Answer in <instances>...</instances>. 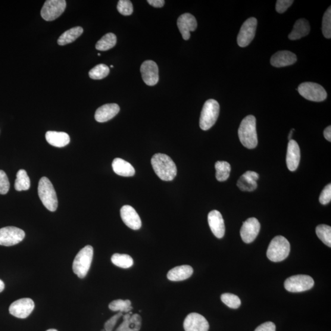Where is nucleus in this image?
<instances>
[{"mask_svg":"<svg viewBox=\"0 0 331 331\" xmlns=\"http://www.w3.org/2000/svg\"><path fill=\"white\" fill-rule=\"evenodd\" d=\"M151 163L155 173L161 180L171 181L176 177V165L167 155L155 154L152 158Z\"/></svg>","mask_w":331,"mask_h":331,"instance_id":"nucleus-1","label":"nucleus"},{"mask_svg":"<svg viewBox=\"0 0 331 331\" xmlns=\"http://www.w3.org/2000/svg\"><path fill=\"white\" fill-rule=\"evenodd\" d=\"M238 135L240 142L245 148L249 149L257 148L258 137L254 115H250L243 118L240 125Z\"/></svg>","mask_w":331,"mask_h":331,"instance_id":"nucleus-2","label":"nucleus"},{"mask_svg":"<svg viewBox=\"0 0 331 331\" xmlns=\"http://www.w3.org/2000/svg\"><path fill=\"white\" fill-rule=\"evenodd\" d=\"M38 195L40 201L47 209L55 212L58 208L57 194L52 183L46 177L40 179L38 185Z\"/></svg>","mask_w":331,"mask_h":331,"instance_id":"nucleus-3","label":"nucleus"},{"mask_svg":"<svg viewBox=\"0 0 331 331\" xmlns=\"http://www.w3.org/2000/svg\"><path fill=\"white\" fill-rule=\"evenodd\" d=\"M289 252L288 240L283 236H278L271 240L268 246L267 257L271 261H282L288 257Z\"/></svg>","mask_w":331,"mask_h":331,"instance_id":"nucleus-4","label":"nucleus"},{"mask_svg":"<svg viewBox=\"0 0 331 331\" xmlns=\"http://www.w3.org/2000/svg\"><path fill=\"white\" fill-rule=\"evenodd\" d=\"M93 249L87 245L81 249L75 257L73 264L74 273L80 279L85 278L88 273L93 260Z\"/></svg>","mask_w":331,"mask_h":331,"instance_id":"nucleus-5","label":"nucleus"},{"mask_svg":"<svg viewBox=\"0 0 331 331\" xmlns=\"http://www.w3.org/2000/svg\"><path fill=\"white\" fill-rule=\"evenodd\" d=\"M220 113V105L215 99H209L203 106L199 126L202 130H208L213 127Z\"/></svg>","mask_w":331,"mask_h":331,"instance_id":"nucleus-6","label":"nucleus"},{"mask_svg":"<svg viewBox=\"0 0 331 331\" xmlns=\"http://www.w3.org/2000/svg\"><path fill=\"white\" fill-rule=\"evenodd\" d=\"M298 92L302 97L309 101L321 102L327 98L325 89L319 84L314 82H304L298 87Z\"/></svg>","mask_w":331,"mask_h":331,"instance_id":"nucleus-7","label":"nucleus"},{"mask_svg":"<svg viewBox=\"0 0 331 331\" xmlns=\"http://www.w3.org/2000/svg\"><path fill=\"white\" fill-rule=\"evenodd\" d=\"M314 285V280L307 275H296L288 278L284 283L287 291L300 293L311 289Z\"/></svg>","mask_w":331,"mask_h":331,"instance_id":"nucleus-8","label":"nucleus"},{"mask_svg":"<svg viewBox=\"0 0 331 331\" xmlns=\"http://www.w3.org/2000/svg\"><path fill=\"white\" fill-rule=\"evenodd\" d=\"M66 7L65 0H48L44 4L40 15L46 21L54 20L64 13Z\"/></svg>","mask_w":331,"mask_h":331,"instance_id":"nucleus-9","label":"nucleus"},{"mask_svg":"<svg viewBox=\"0 0 331 331\" xmlns=\"http://www.w3.org/2000/svg\"><path fill=\"white\" fill-rule=\"evenodd\" d=\"M26 233L23 230L14 226H7L0 229V245L9 246L23 241Z\"/></svg>","mask_w":331,"mask_h":331,"instance_id":"nucleus-10","label":"nucleus"},{"mask_svg":"<svg viewBox=\"0 0 331 331\" xmlns=\"http://www.w3.org/2000/svg\"><path fill=\"white\" fill-rule=\"evenodd\" d=\"M257 23V18L251 17L243 24L237 36V44L240 47L245 48L254 39Z\"/></svg>","mask_w":331,"mask_h":331,"instance_id":"nucleus-11","label":"nucleus"},{"mask_svg":"<svg viewBox=\"0 0 331 331\" xmlns=\"http://www.w3.org/2000/svg\"><path fill=\"white\" fill-rule=\"evenodd\" d=\"M34 308V303L32 299L23 298L12 303L9 311L14 317L25 319L32 314Z\"/></svg>","mask_w":331,"mask_h":331,"instance_id":"nucleus-12","label":"nucleus"},{"mask_svg":"<svg viewBox=\"0 0 331 331\" xmlns=\"http://www.w3.org/2000/svg\"><path fill=\"white\" fill-rule=\"evenodd\" d=\"M260 223L255 218H250L243 223L240 229V236L246 243L254 242L260 231Z\"/></svg>","mask_w":331,"mask_h":331,"instance_id":"nucleus-13","label":"nucleus"},{"mask_svg":"<svg viewBox=\"0 0 331 331\" xmlns=\"http://www.w3.org/2000/svg\"><path fill=\"white\" fill-rule=\"evenodd\" d=\"M142 79L147 85L154 86L159 80V70L157 64L152 60L143 62L140 67Z\"/></svg>","mask_w":331,"mask_h":331,"instance_id":"nucleus-14","label":"nucleus"},{"mask_svg":"<svg viewBox=\"0 0 331 331\" xmlns=\"http://www.w3.org/2000/svg\"><path fill=\"white\" fill-rule=\"evenodd\" d=\"M183 327L185 331H208L209 324L202 315L192 313L184 320Z\"/></svg>","mask_w":331,"mask_h":331,"instance_id":"nucleus-15","label":"nucleus"},{"mask_svg":"<svg viewBox=\"0 0 331 331\" xmlns=\"http://www.w3.org/2000/svg\"><path fill=\"white\" fill-rule=\"evenodd\" d=\"M120 216L125 224L130 229L138 230L142 226L141 220L135 209L132 206L126 205L120 209Z\"/></svg>","mask_w":331,"mask_h":331,"instance_id":"nucleus-16","label":"nucleus"},{"mask_svg":"<svg viewBox=\"0 0 331 331\" xmlns=\"http://www.w3.org/2000/svg\"><path fill=\"white\" fill-rule=\"evenodd\" d=\"M177 26L183 39L189 40L190 37V32H194L197 28V21L192 14H183L178 18Z\"/></svg>","mask_w":331,"mask_h":331,"instance_id":"nucleus-17","label":"nucleus"},{"mask_svg":"<svg viewBox=\"0 0 331 331\" xmlns=\"http://www.w3.org/2000/svg\"><path fill=\"white\" fill-rule=\"evenodd\" d=\"M208 223L214 236L218 239L222 238L225 233V226L220 212L216 210L209 212Z\"/></svg>","mask_w":331,"mask_h":331,"instance_id":"nucleus-18","label":"nucleus"},{"mask_svg":"<svg viewBox=\"0 0 331 331\" xmlns=\"http://www.w3.org/2000/svg\"><path fill=\"white\" fill-rule=\"evenodd\" d=\"M300 159H301V152L298 143L295 140H289L287 149L286 164L290 171H295L297 170Z\"/></svg>","mask_w":331,"mask_h":331,"instance_id":"nucleus-19","label":"nucleus"},{"mask_svg":"<svg viewBox=\"0 0 331 331\" xmlns=\"http://www.w3.org/2000/svg\"><path fill=\"white\" fill-rule=\"evenodd\" d=\"M297 61V57L290 51H282L276 53L271 58V64L273 67L282 68L295 64Z\"/></svg>","mask_w":331,"mask_h":331,"instance_id":"nucleus-20","label":"nucleus"},{"mask_svg":"<svg viewBox=\"0 0 331 331\" xmlns=\"http://www.w3.org/2000/svg\"><path fill=\"white\" fill-rule=\"evenodd\" d=\"M119 111V106L114 103L103 105L96 111L95 120L98 122H106L116 116Z\"/></svg>","mask_w":331,"mask_h":331,"instance_id":"nucleus-21","label":"nucleus"},{"mask_svg":"<svg viewBox=\"0 0 331 331\" xmlns=\"http://www.w3.org/2000/svg\"><path fill=\"white\" fill-rule=\"evenodd\" d=\"M259 175L254 171H247L237 181V185L243 192H253L257 188Z\"/></svg>","mask_w":331,"mask_h":331,"instance_id":"nucleus-22","label":"nucleus"},{"mask_svg":"<svg viewBox=\"0 0 331 331\" xmlns=\"http://www.w3.org/2000/svg\"><path fill=\"white\" fill-rule=\"evenodd\" d=\"M141 326V317L139 314L129 313L123 315L122 323L115 331H139Z\"/></svg>","mask_w":331,"mask_h":331,"instance_id":"nucleus-23","label":"nucleus"},{"mask_svg":"<svg viewBox=\"0 0 331 331\" xmlns=\"http://www.w3.org/2000/svg\"><path fill=\"white\" fill-rule=\"evenodd\" d=\"M193 270L189 265H183L172 268L167 275L168 279L174 282L188 279L192 276Z\"/></svg>","mask_w":331,"mask_h":331,"instance_id":"nucleus-24","label":"nucleus"},{"mask_svg":"<svg viewBox=\"0 0 331 331\" xmlns=\"http://www.w3.org/2000/svg\"><path fill=\"white\" fill-rule=\"evenodd\" d=\"M115 174L123 177H132L135 174V170L129 162L121 158H115L112 164Z\"/></svg>","mask_w":331,"mask_h":331,"instance_id":"nucleus-25","label":"nucleus"},{"mask_svg":"<svg viewBox=\"0 0 331 331\" xmlns=\"http://www.w3.org/2000/svg\"><path fill=\"white\" fill-rule=\"evenodd\" d=\"M46 139L49 144L57 148H64L70 142V137L67 133L52 131L46 133Z\"/></svg>","mask_w":331,"mask_h":331,"instance_id":"nucleus-26","label":"nucleus"},{"mask_svg":"<svg viewBox=\"0 0 331 331\" xmlns=\"http://www.w3.org/2000/svg\"><path fill=\"white\" fill-rule=\"evenodd\" d=\"M311 27L308 22L305 18H300L296 21L294 27L288 37L290 40H297L308 35L310 33Z\"/></svg>","mask_w":331,"mask_h":331,"instance_id":"nucleus-27","label":"nucleus"},{"mask_svg":"<svg viewBox=\"0 0 331 331\" xmlns=\"http://www.w3.org/2000/svg\"><path fill=\"white\" fill-rule=\"evenodd\" d=\"M82 27H76L66 31L59 37L58 44L60 46L68 45L74 42L83 33Z\"/></svg>","mask_w":331,"mask_h":331,"instance_id":"nucleus-28","label":"nucleus"},{"mask_svg":"<svg viewBox=\"0 0 331 331\" xmlns=\"http://www.w3.org/2000/svg\"><path fill=\"white\" fill-rule=\"evenodd\" d=\"M117 43V37L115 34L109 33L105 34L98 40L96 45V49L99 51H106L113 48Z\"/></svg>","mask_w":331,"mask_h":331,"instance_id":"nucleus-29","label":"nucleus"},{"mask_svg":"<svg viewBox=\"0 0 331 331\" xmlns=\"http://www.w3.org/2000/svg\"><path fill=\"white\" fill-rule=\"evenodd\" d=\"M16 177L14 187L17 191H26L30 189V179L26 171L24 170L18 171Z\"/></svg>","mask_w":331,"mask_h":331,"instance_id":"nucleus-30","label":"nucleus"},{"mask_svg":"<svg viewBox=\"0 0 331 331\" xmlns=\"http://www.w3.org/2000/svg\"><path fill=\"white\" fill-rule=\"evenodd\" d=\"M216 179L219 182H224L229 179L231 173V165L226 161H218L215 163Z\"/></svg>","mask_w":331,"mask_h":331,"instance_id":"nucleus-31","label":"nucleus"},{"mask_svg":"<svg viewBox=\"0 0 331 331\" xmlns=\"http://www.w3.org/2000/svg\"><path fill=\"white\" fill-rule=\"evenodd\" d=\"M112 263L116 266L128 268L133 266V260L132 257L127 254H115L111 258Z\"/></svg>","mask_w":331,"mask_h":331,"instance_id":"nucleus-32","label":"nucleus"},{"mask_svg":"<svg viewBox=\"0 0 331 331\" xmlns=\"http://www.w3.org/2000/svg\"><path fill=\"white\" fill-rule=\"evenodd\" d=\"M109 308L112 311H120L121 313H129L133 309L132 302L130 300L123 301L121 299L115 300L111 302L109 305Z\"/></svg>","mask_w":331,"mask_h":331,"instance_id":"nucleus-33","label":"nucleus"},{"mask_svg":"<svg viewBox=\"0 0 331 331\" xmlns=\"http://www.w3.org/2000/svg\"><path fill=\"white\" fill-rule=\"evenodd\" d=\"M316 233L324 244L331 246V227L326 224H320L316 227Z\"/></svg>","mask_w":331,"mask_h":331,"instance_id":"nucleus-34","label":"nucleus"},{"mask_svg":"<svg viewBox=\"0 0 331 331\" xmlns=\"http://www.w3.org/2000/svg\"><path fill=\"white\" fill-rule=\"evenodd\" d=\"M110 72L109 68L107 65L104 64H99L92 68L89 71V76L91 79L95 80H99L104 79L107 77Z\"/></svg>","mask_w":331,"mask_h":331,"instance_id":"nucleus-35","label":"nucleus"},{"mask_svg":"<svg viewBox=\"0 0 331 331\" xmlns=\"http://www.w3.org/2000/svg\"><path fill=\"white\" fill-rule=\"evenodd\" d=\"M221 300L224 304L231 308H238L241 305V301L238 296L231 293H224L221 296Z\"/></svg>","mask_w":331,"mask_h":331,"instance_id":"nucleus-36","label":"nucleus"},{"mask_svg":"<svg viewBox=\"0 0 331 331\" xmlns=\"http://www.w3.org/2000/svg\"><path fill=\"white\" fill-rule=\"evenodd\" d=\"M322 32L327 39L331 37V8L330 6L324 12L322 22Z\"/></svg>","mask_w":331,"mask_h":331,"instance_id":"nucleus-37","label":"nucleus"},{"mask_svg":"<svg viewBox=\"0 0 331 331\" xmlns=\"http://www.w3.org/2000/svg\"><path fill=\"white\" fill-rule=\"evenodd\" d=\"M117 10L123 15L132 14L133 12L132 3L129 0H120L118 3Z\"/></svg>","mask_w":331,"mask_h":331,"instance_id":"nucleus-38","label":"nucleus"},{"mask_svg":"<svg viewBox=\"0 0 331 331\" xmlns=\"http://www.w3.org/2000/svg\"><path fill=\"white\" fill-rule=\"evenodd\" d=\"M10 188V183L7 175L4 171L0 170V194L6 195Z\"/></svg>","mask_w":331,"mask_h":331,"instance_id":"nucleus-39","label":"nucleus"},{"mask_svg":"<svg viewBox=\"0 0 331 331\" xmlns=\"http://www.w3.org/2000/svg\"><path fill=\"white\" fill-rule=\"evenodd\" d=\"M319 201L321 204L326 205L331 201L330 183L325 187L320 196Z\"/></svg>","mask_w":331,"mask_h":331,"instance_id":"nucleus-40","label":"nucleus"},{"mask_svg":"<svg viewBox=\"0 0 331 331\" xmlns=\"http://www.w3.org/2000/svg\"><path fill=\"white\" fill-rule=\"evenodd\" d=\"M121 317H123V314L121 313V312H119V313L114 315V316L111 317L110 319L106 321L105 324V330H113L115 326L116 325L118 320H119Z\"/></svg>","mask_w":331,"mask_h":331,"instance_id":"nucleus-41","label":"nucleus"},{"mask_svg":"<svg viewBox=\"0 0 331 331\" xmlns=\"http://www.w3.org/2000/svg\"><path fill=\"white\" fill-rule=\"evenodd\" d=\"M293 2L294 1L292 0H278L276 3V11L279 13H283L291 6Z\"/></svg>","mask_w":331,"mask_h":331,"instance_id":"nucleus-42","label":"nucleus"},{"mask_svg":"<svg viewBox=\"0 0 331 331\" xmlns=\"http://www.w3.org/2000/svg\"><path fill=\"white\" fill-rule=\"evenodd\" d=\"M276 326L273 322H265L259 326L255 331H276Z\"/></svg>","mask_w":331,"mask_h":331,"instance_id":"nucleus-43","label":"nucleus"},{"mask_svg":"<svg viewBox=\"0 0 331 331\" xmlns=\"http://www.w3.org/2000/svg\"><path fill=\"white\" fill-rule=\"evenodd\" d=\"M148 2L155 8H162L165 3L164 0H148Z\"/></svg>","mask_w":331,"mask_h":331,"instance_id":"nucleus-44","label":"nucleus"},{"mask_svg":"<svg viewBox=\"0 0 331 331\" xmlns=\"http://www.w3.org/2000/svg\"><path fill=\"white\" fill-rule=\"evenodd\" d=\"M324 136L328 141H331V127L329 126L324 130Z\"/></svg>","mask_w":331,"mask_h":331,"instance_id":"nucleus-45","label":"nucleus"},{"mask_svg":"<svg viewBox=\"0 0 331 331\" xmlns=\"http://www.w3.org/2000/svg\"><path fill=\"white\" fill-rule=\"evenodd\" d=\"M5 289V283L2 280H0V293L2 292Z\"/></svg>","mask_w":331,"mask_h":331,"instance_id":"nucleus-46","label":"nucleus"},{"mask_svg":"<svg viewBox=\"0 0 331 331\" xmlns=\"http://www.w3.org/2000/svg\"><path fill=\"white\" fill-rule=\"evenodd\" d=\"M293 131H294V129H292V130H291V132H290V133H289V136H288V139H289V140L292 139V134H293Z\"/></svg>","mask_w":331,"mask_h":331,"instance_id":"nucleus-47","label":"nucleus"},{"mask_svg":"<svg viewBox=\"0 0 331 331\" xmlns=\"http://www.w3.org/2000/svg\"><path fill=\"white\" fill-rule=\"evenodd\" d=\"M47 331H58L57 330H56L55 329H50Z\"/></svg>","mask_w":331,"mask_h":331,"instance_id":"nucleus-48","label":"nucleus"},{"mask_svg":"<svg viewBox=\"0 0 331 331\" xmlns=\"http://www.w3.org/2000/svg\"><path fill=\"white\" fill-rule=\"evenodd\" d=\"M111 68H114L113 65H111Z\"/></svg>","mask_w":331,"mask_h":331,"instance_id":"nucleus-49","label":"nucleus"},{"mask_svg":"<svg viewBox=\"0 0 331 331\" xmlns=\"http://www.w3.org/2000/svg\"><path fill=\"white\" fill-rule=\"evenodd\" d=\"M101 331H106V330H105V329H104L101 330Z\"/></svg>","mask_w":331,"mask_h":331,"instance_id":"nucleus-50","label":"nucleus"},{"mask_svg":"<svg viewBox=\"0 0 331 331\" xmlns=\"http://www.w3.org/2000/svg\"><path fill=\"white\" fill-rule=\"evenodd\" d=\"M98 56H100V55H101V54H98Z\"/></svg>","mask_w":331,"mask_h":331,"instance_id":"nucleus-51","label":"nucleus"}]
</instances>
